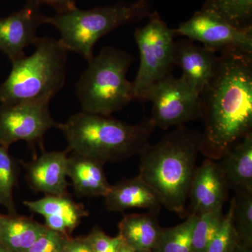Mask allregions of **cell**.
I'll use <instances>...</instances> for the list:
<instances>
[{
    "label": "cell",
    "instance_id": "obj_1",
    "mask_svg": "<svg viewBox=\"0 0 252 252\" xmlns=\"http://www.w3.org/2000/svg\"><path fill=\"white\" fill-rule=\"evenodd\" d=\"M200 100V153L217 161L252 132V54L225 50L217 55L213 76Z\"/></svg>",
    "mask_w": 252,
    "mask_h": 252
},
{
    "label": "cell",
    "instance_id": "obj_2",
    "mask_svg": "<svg viewBox=\"0 0 252 252\" xmlns=\"http://www.w3.org/2000/svg\"><path fill=\"white\" fill-rule=\"evenodd\" d=\"M201 133L184 126L140 152L139 176L153 189L162 206L185 216L190 184L200 153Z\"/></svg>",
    "mask_w": 252,
    "mask_h": 252
},
{
    "label": "cell",
    "instance_id": "obj_3",
    "mask_svg": "<svg viewBox=\"0 0 252 252\" xmlns=\"http://www.w3.org/2000/svg\"><path fill=\"white\" fill-rule=\"evenodd\" d=\"M69 152L103 162L125 160L140 152L149 144L155 130L151 119L130 124L91 113L81 112L59 123Z\"/></svg>",
    "mask_w": 252,
    "mask_h": 252
},
{
    "label": "cell",
    "instance_id": "obj_4",
    "mask_svg": "<svg viewBox=\"0 0 252 252\" xmlns=\"http://www.w3.org/2000/svg\"><path fill=\"white\" fill-rule=\"evenodd\" d=\"M35 51L12 63L9 75L0 86L1 104L51 99L65 82L67 51L54 38H39Z\"/></svg>",
    "mask_w": 252,
    "mask_h": 252
},
{
    "label": "cell",
    "instance_id": "obj_5",
    "mask_svg": "<svg viewBox=\"0 0 252 252\" xmlns=\"http://www.w3.org/2000/svg\"><path fill=\"white\" fill-rule=\"evenodd\" d=\"M151 0L119 1L89 10L76 9L46 18L61 34L60 44L66 51L81 55L89 62L94 48L102 37L117 28L138 22L151 13Z\"/></svg>",
    "mask_w": 252,
    "mask_h": 252
},
{
    "label": "cell",
    "instance_id": "obj_6",
    "mask_svg": "<svg viewBox=\"0 0 252 252\" xmlns=\"http://www.w3.org/2000/svg\"><path fill=\"white\" fill-rule=\"evenodd\" d=\"M135 61L122 50L106 46L89 61L76 86L82 112L112 116L135 99L127 73Z\"/></svg>",
    "mask_w": 252,
    "mask_h": 252
},
{
    "label": "cell",
    "instance_id": "obj_7",
    "mask_svg": "<svg viewBox=\"0 0 252 252\" xmlns=\"http://www.w3.org/2000/svg\"><path fill=\"white\" fill-rule=\"evenodd\" d=\"M148 21L136 28L134 38L140 52V67L132 81L135 99L145 101L149 89L169 74L175 66L173 29L157 11L151 12Z\"/></svg>",
    "mask_w": 252,
    "mask_h": 252
},
{
    "label": "cell",
    "instance_id": "obj_8",
    "mask_svg": "<svg viewBox=\"0 0 252 252\" xmlns=\"http://www.w3.org/2000/svg\"><path fill=\"white\" fill-rule=\"evenodd\" d=\"M145 101L152 102L151 121L162 130L200 119V94L182 77L170 74L159 81L149 89Z\"/></svg>",
    "mask_w": 252,
    "mask_h": 252
},
{
    "label": "cell",
    "instance_id": "obj_9",
    "mask_svg": "<svg viewBox=\"0 0 252 252\" xmlns=\"http://www.w3.org/2000/svg\"><path fill=\"white\" fill-rule=\"evenodd\" d=\"M173 31L175 37L185 36L190 40L198 41L216 54L225 50L252 54V28L235 27L207 10L197 11Z\"/></svg>",
    "mask_w": 252,
    "mask_h": 252
},
{
    "label": "cell",
    "instance_id": "obj_10",
    "mask_svg": "<svg viewBox=\"0 0 252 252\" xmlns=\"http://www.w3.org/2000/svg\"><path fill=\"white\" fill-rule=\"evenodd\" d=\"M50 101L0 104V145L9 148L15 142L35 143L59 123L49 110Z\"/></svg>",
    "mask_w": 252,
    "mask_h": 252
},
{
    "label": "cell",
    "instance_id": "obj_11",
    "mask_svg": "<svg viewBox=\"0 0 252 252\" xmlns=\"http://www.w3.org/2000/svg\"><path fill=\"white\" fill-rule=\"evenodd\" d=\"M37 0H27L22 9L0 18V50L11 62L25 56V49L39 39L38 28L46 18Z\"/></svg>",
    "mask_w": 252,
    "mask_h": 252
},
{
    "label": "cell",
    "instance_id": "obj_12",
    "mask_svg": "<svg viewBox=\"0 0 252 252\" xmlns=\"http://www.w3.org/2000/svg\"><path fill=\"white\" fill-rule=\"evenodd\" d=\"M69 151L42 152L30 162H22L30 187L45 195H67Z\"/></svg>",
    "mask_w": 252,
    "mask_h": 252
},
{
    "label": "cell",
    "instance_id": "obj_13",
    "mask_svg": "<svg viewBox=\"0 0 252 252\" xmlns=\"http://www.w3.org/2000/svg\"><path fill=\"white\" fill-rule=\"evenodd\" d=\"M228 188L218 162L205 159L197 167L190 184L189 195L190 214L199 215L223 207L228 197Z\"/></svg>",
    "mask_w": 252,
    "mask_h": 252
},
{
    "label": "cell",
    "instance_id": "obj_14",
    "mask_svg": "<svg viewBox=\"0 0 252 252\" xmlns=\"http://www.w3.org/2000/svg\"><path fill=\"white\" fill-rule=\"evenodd\" d=\"M23 203L30 211L44 217L46 228L67 237L83 218L89 215L85 206L76 203L68 194L46 195L38 200H24Z\"/></svg>",
    "mask_w": 252,
    "mask_h": 252
},
{
    "label": "cell",
    "instance_id": "obj_15",
    "mask_svg": "<svg viewBox=\"0 0 252 252\" xmlns=\"http://www.w3.org/2000/svg\"><path fill=\"white\" fill-rule=\"evenodd\" d=\"M217 59L216 53L190 39L175 41V65L181 68L184 80L199 94L212 79Z\"/></svg>",
    "mask_w": 252,
    "mask_h": 252
},
{
    "label": "cell",
    "instance_id": "obj_16",
    "mask_svg": "<svg viewBox=\"0 0 252 252\" xmlns=\"http://www.w3.org/2000/svg\"><path fill=\"white\" fill-rule=\"evenodd\" d=\"M104 198L106 209L110 212L140 208L158 215L162 207L157 194L139 175L111 185Z\"/></svg>",
    "mask_w": 252,
    "mask_h": 252
},
{
    "label": "cell",
    "instance_id": "obj_17",
    "mask_svg": "<svg viewBox=\"0 0 252 252\" xmlns=\"http://www.w3.org/2000/svg\"><path fill=\"white\" fill-rule=\"evenodd\" d=\"M103 162L72 153L67 161V178L79 197H105L110 189Z\"/></svg>",
    "mask_w": 252,
    "mask_h": 252
},
{
    "label": "cell",
    "instance_id": "obj_18",
    "mask_svg": "<svg viewBox=\"0 0 252 252\" xmlns=\"http://www.w3.org/2000/svg\"><path fill=\"white\" fill-rule=\"evenodd\" d=\"M219 161L230 188L252 193V132L234 144Z\"/></svg>",
    "mask_w": 252,
    "mask_h": 252
},
{
    "label": "cell",
    "instance_id": "obj_19",
    "mask_svg": "<svg viewBox=\"0 0 252 252\" xmlns=\"http://www.w3.org/2000/svg\"><path fill=\"white\" fill-rule=\"evenodd\" d=\"M119 236L123 242L135 251L154 250L158 243L162 228L157 214L125 215L119 223Z\"/></svg>",
    "mask_w": 252,
    "mask_h": 252
},
{
    "label": "cell",
    "instance_id": "obj_20",
    "mask_svg": "<svg viewBox=\"0 0 252 252\" xmlns=\"http://www.w3.org/2000/svg\"><path fill=\"white\" fill-rule=\"evenodd\" d=\"M47 228L30 217L0 214V245L9 252H25Z\"/></svg>",
    "mask_w": 252,
    "mask_h": 252
},
{
    "label": "cell",
    "instance_id": "obj_21",
    "mask_svg": "<svg viewBox=\"0 0 252 252\" xmlns=\"http://www.w3.org/2000/svg\"><path fill=\"white\" fill-rule=\"evenodd\" d=\"M202 9L215 13L235 27L252 28V0H206Z\"/></svg>",
    "mask_w": 252,
    "mask_h": 252
},
{
    "label": "cell",
    "instance_id": "obj_22",
    "mask_svg": "<svg viewBox=\"0 0 252 252\" xmlns=\"http://www.w3.org/2000/svg\"><path fill=\"white\" fill-rule=\"evenodd\" d=\"M197 215L190 214L187 220L172 228H162L154 252H190L192 232Z\"/></svg>",
    "mask_w": 252,
    "mask_h": 252
},
{
    "label": "cell",
    "instance_id": "obj_23",
    "mask_svg": "<svg viewBox=\"0 0 252 252\" xmlns=\"http://www.w3.org/2000/svg\"><path fill=\"white\" fill-rule=\"evenodd\" d=\"M233 221L239 243L252 248V193L236 190L232 199Z\"/></svg>",
    "mask_w": 252,
    "mask_h": 252
},
{
    "label": "cell",
    "instance_id": "obj_24",
    "mask_svg": "<svg viewBox=\"0 0 252 252\" xmlns=\"http://www.w3.org/2000/svg\"><path fill=\"white\" fill-rule=\"evenodd\" d=\"M223 207L197 215L192 232L190 252H205L223 220Z\"/></svg>",
    "mask_w": 252,
    "mask_h": 252
},
{
    "label": "cell",
    "instance_id": "obj_25",
    "mask_svg": "<svg viewBox=\"0 0 252 252\" xmlns=\"http://www.w3.org/2000/svg\"><path fill=\"white\" fill-rule=\"evenodd\" d=\"M17 182V167L8 148L0 145V205L9 214H16L14 189Z\"/></svg>",
    "mask_w": 252,
    "mask_h": 252
},
{
    "label": "cell",
    "instance_id": "obj_26",
    "mask_svg": "<svg viewBox=\"0 0 252 252\" xmlns=\"http://www.w3.org/2000/svg\"><path fill=\"white\" fill-rule=\"evenodd\" d=\"M238 243L233 221V204L230 202L228 213L223 216L220 228L205 252H235Z\"/></svg>",
    "mask_w": 252,
    "mask_h": 252
},
{
    "label": "cell",
    "instance_id": "obj_27",
    "mask_svg": "<svg viewBox=\"0 0 252 252\" xmlns=\"http://www.w3.org/2000/svg\"><path fill=\"white\" fill-rule=\"evenodd\" d=\"M67 238L47 228L25 252H62Z\"/></svg>",
    "mask_w": 252,
    "mask_h": 252
},
{
    "label": "cell",
    "instance_id": "obj_28",
    "mask_svg": "<svg viewBox=\"0 0 252 252\" xmlns=\"http://www.w3.org/2000/svg\"><path fill=\"white\" fill-rule=\"evenodd\" d=\"M86 237L93 252H117L122 243V239L119 235L117 237L109 236L99 226L94 227Z\"/></svg>",
    "mask_w": 252,
    "mask_h": 252
},
{
    "label": "cell",
    "instance_id": "obj_29",
    "mask_svg": "<svg viewBox=\"0 0 252 252\" xmlns=\"http://www.w3.org/2000/svg\"><path fill=\"white\" fill-rule=\"evenodd\" d=\"M62 252H93L87 237L70 238L68 237Z\"/></svg>",
    "mask_w": 252,
    "mask_h": 252
},
{
    "label": "cell",
    "instance_id": "obj_30",
    "mask_svg": "<svg viewBox=\"0 0 252 252\" xmlns=\"http://www.w3.org/2000/svg\"><path fill=\"white\" fill-rule=\"evenodd\" d=\"M76 1L77 0H37L40 4H47L54 8L58 14H65L77 9Z\"/></svg>",
    "mask_w": 252,
    "mask_h": 252
},
{
    "label": "cell",
    "instance_id": "obj_31",
    "mask_svg": "<svg viewBox=\"0 0 252 252\" xmlns=\"http://www.w3.org/2000/svg\"><path fill=\"white\" fill-rule=\"evenodd\" d=\"M117 252H135V250H132L130 247L126 245L122 240V243H121L120 246L118 248Z\"/></svg>",
    "mask_w": 252,
    "mask_h": 252
},
{
    "label": "cell",
    "instance_id": "obj_32",
    "mask_svg": "<svg viewBox=\"0 0 252 252\" xmlns=\"http://www.w3.org/2000/svg\"><path fill=\"white\" fill-rule=\"evenodd\" d=\"M251 247L246 246V245H242L240 243L237 245L235 252H252Z\"/></svg>",
    "mask_w": 252,
    "mask_h": 252
},
{
    "label": "cell",
    "instance_id": "obj_33",
    "mask_svg": "<svg viewBox=\"0 0 252 252\" xmlns=\"http://www.w3.org/2000/svg\"><path fill=\"white\" fill-rule=\"evenodd\" d=\"M0 252H9L8 251V250H6V249H5L4 248H3L2 246H1V245H0Z\"/></svg>",
    "mask_w": 252,
    "mask_h": 252
},
{
    "label": "cell",
    "instance_id": "obj_34",
    "mask_svg": "<svg viewBox=\"0 0 252 252\" xmlns=\"http://www.w3.org/2000/svg\"><path fill=\"white\" fill-rule=\"evenodd\" d=\"M135 252H154L153 250H142V251H135Z\"/></svg>",
    "mask_w": 252,
    "mask_h": 252
}]
</instances>
